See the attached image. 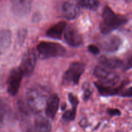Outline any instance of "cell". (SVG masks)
Here are the masks:
<instances>
[{
	"mask_svg": "<svg viewBox=\"0 0 132 132\" xmlns=\"http://www.w3.org/2000/svg\"><path fill=\"white\" fill-rule=\"evenodd\" d=\"M46 95L44 91L40 87L30 88L26 94L25 100L21 103L20 107L24 111L39 112L46 104Z\"/></svg>",
	"mask_w": 132,
	"mask_h": 132,
	"instance_id": "cell-1",
	"label": "cell"
},
{
	"mask_svg": "<svg viewBox=\"0 0 132 132\" xmlns=\"http://www.w3.org/2000/svg\"><path fill=\"white\" fill-rule=\"evenodd\" d=\"M102 19L99 28L103 34H108L113 30L123 25L127 22V19L124 16L116 14L108 6H106L103 9Z\"/></svg>",
	"mask_w": 132,
	"mask_h": 132,
	"instance_id": "cell-2",
	"label": "cell"
},
{
	"mask_svg": "<svg viewBox=\"0 0 132 132\" xmlns=\"http://www.w3.org/2000/svg\"><path fill=\"white\" fill-rule=\"evenodd\" d=\"M37 51L39 58L45 60L63 56L65 54L66 49L63 45L57 43L42 41L37 45Z\"/></svg>",
	"mask_w": 132,
	"mask_h": 132,
	"instance_id": "cell-3",
	"label": "cell"
},
{
	"mask_svg": "<svg viewBox=\"0 0 132 132\" xmlns=\"http://www.w3.org/2000/svg\"><path fill=\"white\" fill-rule=\"evenodd\" d=\"M85 69V64L81 62H73L71 63L63 75V84L64 85H77Z\"/></svg>",
	"mask_w": 132,
	"mask_h": 132,
	"instance_id": "cell-4",
	"label": "cell"
},
{
	"mask_svg": "<svg viewBox=\"0 0 132 132\" xmlns=\"http://www.w3.org/2000/svg\"><path fill=\"white\" fill-rule=\"evenodd\" d=\"M94 75L99 80L98 82L103 85L116 86L119 81V76L116 72L102 65L94 69Z\"/></svg>",
	"mask_w": 132,
	"mask_h": 132,
	"instance_id": "cell-5",
	"label": "cell"
},
{
	"mask_svg": "<svg viewBox=\"0 0 132 132\" xmlns=\"http://www.w3.org/2000/svg\"><path fill=\"white\" fill-rule=\"evenodd\" d=\"M24 74L19 67L11 70L7 80V91L11 96L17 94Z\"/></svg>",
	"mask_w": 132,
	"mask_h": 132,
	"instance_id": "cell-6",
	"label": "cell"
},
{
	"mask_svg": "<svg viewBox=\"0 0 132 132\" xmlns=\"http://www.w3.org/2000/svg\"><path fill=\"white\" fill-rule=\"evenodd\" d=\"M64 39L67 43L73 47H80L83 43L81 33L73 25L67 26L64 32Z\"/></svg>",
	"mask_w": 132,
	"mask_h": 132,
	"instance_id": "cell-7",
	"label": "cell"
},
{
	"mask_svg": "<svg viewBox=\"0 0 132 132\" xmlns=\"http://www.w3.org/2000/svg\"><path fill=\"white\" fill-rule=\"evenodd\" d=\"M37 62L36 54L33 50H29L24 54L22 58L19 68L24 74V76H29L34 70Z\"/></svg>",
	"mask_w": 132,
	"mask_h": 132,
	"instance_id": "cell-8",
	"label": "cell"
},
{
	"mask_svg": "<svg viewBox=\"0 0 132 132\" xmlns=\"http://www.w3.org/2000/svg\"><path fill=\"white\" fill-rule=\"evenodd\" d=\"M101 40L100 45L103 50L109 53H113L118 50L122 43V40L116 35H107Z\"/></svg>",
	"mask_w": 132,
	"mask_h": 132,
	"instance_id": "cell-9",
	"label": "cell"
},
{
	"mask_svg": "<svg viewBox=\"0 0 132 132\" xmlns=\"http://www.w3.org/2000/svg\"><path fill=\"white\" fill-rule=\"evenodd\" d=\"M33 0H11V9L13 13L19 17L28 15L30 11Z\"/></svg>",
	"mask_w": 132,
	"mask_h": 132,
	"instance_id": "cell-10",
	"label": "cell"
},
{
	"mask_svg": "<svg viewBox=\"0 0 132 132\" xmlns=\"http://www.w3.org/2000/svg\"><path fill=\"white\" fill-rule=\"evenodd\" d=\"M79 5L77 3L73 1H66L62 6L63 15L66 19H73L78 16L80 12Z\"/></svg>",
	"mask_w": 132,
	"mask_h": 132,
	"instance_id": "cell-11",
	"label": "cell"
},
{
	"mask_svg": "<svg viewBox=\"0 0 132 132\" xmlns=\"http://www.w3.org/2000/svg\"><path fill=\"white\" fill-rule=\"evenodd\" d=\"M59 104V98L57 94L50 96L47 100L45 106V113L48 117L54 119Z\"/></svg>",
	"mask_w": 132,
	"mask_h": 132,
	"instance_id": "cell-12",
	"label": "cell"
},
{
	"mask_svg": "<svg viewBox=\"0 0 132 132\" xmlns=\"http://www.w3.org/2000/svg\"><path fill=\"white\" fill-rule=\"evenodd\" d=\"M67 23L64 21H60L48 29L46 32V36L50 38L60 40L62 38V35L64 33V30L67 27Z\"/></svg>",
	"mask_w": 132,
	"mask_h": 132,
	"instance_id": "cell-13",
	"label": "cell"
},
{
	"mask_svg": "<svg viewBox=\"0 0 132 132\" xmlns=\"http://www.w3.org/2000/svg\"><path fill=\"white\" fill-rule=\"evenodd\" d=\"M95 85L99 91V93L104 97L116 95V94H118L122 89V85H120L119 87L106 85L100 84L98 82L95 83Z\"/></svg>",
	"mask_w": 132,
	"mask_h": 132,
	"instance_id": "cell-14",
	"label": "cell"
},
{
	"mask_svg": "<svg viewBox=\"0 0 132 132\" xmlns=\"http://www.w3.org/2000/svg\"><path fill=\"white\" fill-rule=\"evenodd\" d=\"M36 132H51L52 127L50 121L42 115H39L34 120Z\"/></svg>",
	"mask_w": 132,
	"mask_h": 132,
	"instance_id": "cell-15",
	"label": "cell"
},
{
	"mask_svg": "<svg viewBox=\"0 0 132 132\" xmlns=\"http://www.w3.org/2000/svg\"><path fill=\"white\" fill-rule=\"evenodd\" d=\"M100 65L103 66L110 70L116 69L123 66V62L121 60L116 58L101 57L99 59Z\"/></svg>",
	"mask_w": 132,
	"mask_h": 132,
	"instance_id": "cell-16",
	"label": "cell"
},
{
	"mask_svg": "<svg viewBox=\"0 0 132 132\" xmlns=\"http://www.w3.org/2000/svg\"><path fill=\"white\" fill-rule=\"evenodd\" d=\"M12 40L11 31L7 29H3L1 31V52L3 53L6 51L10 47Z\"/></svg>",
	"mask_w": 132,
	"mask_h": 132,
	"instance_id": "cell-17",
	"label": "cell"
},
{
	"mask_svg": "<svg viewBox=\"0 0 132 132\" xmlns=\"http://www.w3.org/2000/svg\"><path fill=\"white\" fill-rule=\"evenodd\" d=\"M77 3L81 7L91 10H96L99 6V0H78Z\"/></svg>",
	"mask_w": 132,
	"mask_h": 132,
	"instance_id": "cell-18",
	"label": "cell"
},
{
	"mask_svg": "<svg viewBox=\"0 0 132 132\" xmlns=\"http://www.w3.org/2000/svg\"><path fill=\"white\" fill-rule=\"evenodd\" d=\"M76 111H77V108H73V107H72L71 109L66 111L63 115V120L66 121L73 120L76 118Z\"/></svg>",
	"mask_w": 132,
	"mask_h": 132,
	"instance_id": "cell-19",
	"label": "cell"
},
{
	"mask_svg": "<svg viewBox=\"0 0 132 132\" xmlns=\"http://www.w3.org/2000/svg\"><path fill=\"white\" fill-rule=\"evenodd\" d=\"M82 90H83V98L85 100H87L93 93L91 85L88 82H85L82 85Z\"/></svg>",
	"mask_w": 132,
	"mask_h": 132,
	"instance_id": "cell-20",
	"label": "cell"
},
{
	"mask_svg": "<svg viewBox=\"0 0 132 132\" xmlns=\"http://www.w3.org/2000/svg\"><path fill=\"white\" fill-rule=\"evenodd\" d=\"M26 36H27V30L21 29L19 31L18 33V38H17L19 45H22V43L24 42Z\"/></svg>",
	"mask_w": 132,
	"mask_h": 132,
	"instance_id": "cell-21",
	"label": "cell"
},
{
	"mask_svg": "<svg viewBox=\"0 0 132 132\" xmlns=\"http://www.w3.org/2000/svg\"><path fill=\"white\" fill-rule=\"evenodd\" d=\"M68 99H69V101L70 102L71 105H72V107L77 108L79 104V100L75 94H72V93H69L68 94Z\"/></svg>",
	"mask_w": 132,
	"mask_h": 132,
	"instance_id": "cell-22",
	"label": "cell"
},
{
	"mask_svg": "<svg viewBox=\"0 0 132 132\" xmlns=\"http://www.w3.org/2000/svg\"><path fill=\"white\" fill-rule=\"evenodd\" d=\"M132 68V55L130 57H129L127 59L126 62L125 63H123L122 69L124 71H128L129 69H131Z\"/></svg>",
	"mask_w": 132,
	"mask_h": 132,
	"instance_id": "cell-23",
	"label": "cell"
},
{
	"mask_svg": "<svg viewBox=\"0 0 132 132\" xmlns=\"http://www.w3.org/2000/svg\"><path fill=\"white\" fill-rule=\"evenodd\" d=\"M88 50L90 53H91L93 54H95V55H97V54H98L100 53L99 47L96 46V45H92V44L88 47Z\"/></svg>",
	"mask_w": 132,
	"mask_h": 132,
	"instance_id": "cell-24",
	"label": "cell"
},
{
	"mask_svg": "<svg viewBox=\"0 0 132 132\" xmlns=\"http://www.w3.org/2000/svg\"><path fill=\"white\" fill-rule=\"evenodd\" d=\"M121 97H132V87L127 88L121 92L120 94Z\"/></svg>",
	"mask_w": 132,
	"mask_h": 132,
	"instance_id": "cell-25",
	"label": "cell"
},
{
	"mask_svg": "<svg viewBox=\"0 0 132 132\" xmlns=\"http://www.w3.org/2000/svg\"><path fill=\"white\" fill-rule=\"evenodd\" d=\"M108 113L111 116H119L121 115V111L118 109L109 108L107 111Z\"/></svg>",
	"mask_w": 132,
	"mask_h": 132,
	"instance_id": "cell-26",
	"label": "cell"
},
{
	"mask_svg": "<svg viewBox=\"0 0 132 132\" xmlns=\"http://www.w3.org/2000/svg\"><path fill=\"white\" fill-rule=\"evenodd\" d=\"M125 1H126V3H131V1H132V0H125Z\"/></svg>",
	"mask_w": 132,
	"mask_h": 132,
	"instance_id": "cell-27",
	"label": "cell"
},
{
	"mask_svg": "<svg viewBox=\"0 0 132 132\" xmlns=\"http://www.w3.org/2000/svg\"><path fill=\"white\" fill-rule=\"evenodd\" d=\"M27 132H34V131L31 129H28V130H27Z\"/></svg>",
	"mask_w": 132,
	"mask_h": 132,
	"instance_id": "cell-28",
	"label": "cell"
}]
</instances>
